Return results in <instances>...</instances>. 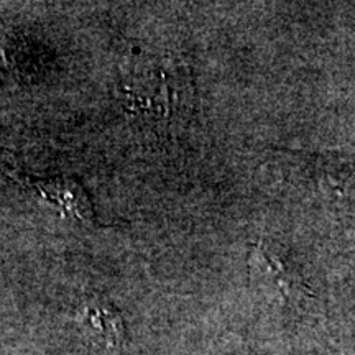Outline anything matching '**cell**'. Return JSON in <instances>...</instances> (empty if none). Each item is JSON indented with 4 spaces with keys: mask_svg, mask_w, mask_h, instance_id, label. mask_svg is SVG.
<instances>
[{
    "mask_svg": "<svg viewBox=\"0 0 355 355\" xmlns=\"http://www.w3.org/2000/svg\"><path fill=\"white\" fill-rule=\"evenodd\" d=\"M248 265L252 277L278 291V295L288 303L303 304L314 296L295 261L279 248L263 242L257 243L248 257Z\"/></svg>",
    "mask_w": 355,
    "mask_h": 355,
    "instance_id": "1",
    "label": "cell"
},
{
    "mask_svg": "<svg viewBox=\"0 0 355 355\" xmlns=\"http://www.w3.org/2000/svg\"><path fill=\"white\" fill-rule=\"evenodd\" d=\"M83 329L91 340L105 350L121 347L123 340V321L121 313L105 301H92L79 314Z\"/></svg>",
    "mask_w": 355,
    "mask_h": 355,
    "instance_id": "2",
    "label": "cell"
}]
</instances>
